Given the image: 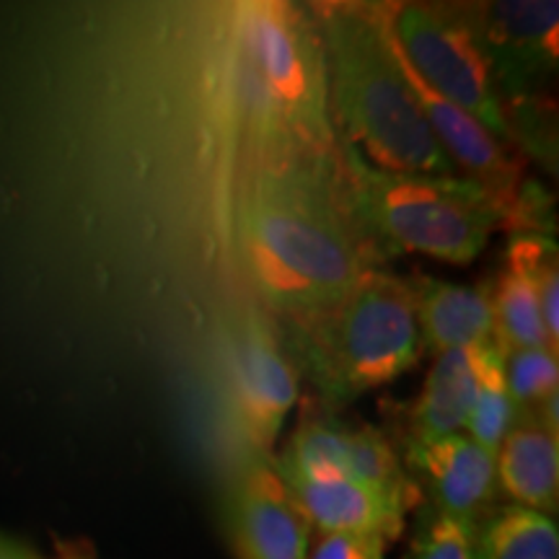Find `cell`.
<instances>
[{
	"instance_id": "obj_1",
	"label": "cell",
	"mask_w": 559,
	"mask_h": 559,
	"mask_svg": "<svg viewBox=\"0 0 559 559\" xmlns=\"http://www.w3.org/2000/svg\"><path fill=\"white\" fill-rule=\"evenodd\" d=\"M241 249L257 293L283 321L340 306L379 260L349 202L340 153L257 151L243 181Z\"/></svg>"
},
{
	"instance_id": "obj_2",
	"label": "cell",
	"mask_w": 559,
	"mask_h": 559,
	"mask_svg": "<svg viewBox=\"0 0 559 559\" xmlns=\"http://www.w3.org/2000/svg\"><path fill=\"white\" fill-rule=\"evenodd\" d=\"M326 109L334 135L366 164L394 174L459 177L391 50L379 3L317 5Z\"/></svg>"
},
{
	"instance_id": "obj_3",
	"label": "cell",
	"mask_w": 559,
	"mask_h": 559,
	"mask_svg": "<svg viewBox=\"0 0 559 559\" xmlns=\"http://www.w3.org/2000/svg\"><path fill=\"white\" fill-rule=\"evenodd\" d=\"M230 47L257 151L337 156L313 13L293 3H243L234 13Z\"/></svg>"
},
{
	"instance_id": "obj_4",
	"label": "cell",
	"mask_w": 559,
	"mask_h": 559,
	"mask_svg": "<svg viewBox=\"0 0 559 559\" xmlns=\"http://www.w3.org/2000/svg\"><path fill=\"white\" fill-rule=\"evenodd\" d=\"M288 330L283 349L293 366L334 402L386 386L425 353L412 283L379 270L340 306L288 321Z\"/></svg>"
},
{
	"instance_id": "obj_5",
	"label": "cell",
	"mask_w": 559,
	"mask_h": 559,
	"mask_svg": "<svg viewBox=\"0 0 559 559\" xmlns=\"http://www.w3.org/2000/svg\"><path fill=\"white\" fill-rule=\"evenodd\" d=\"M340 160L349 202L379 257L412 251L469 264L502 228L495 202L469 179L381 171L342 143Z\"/></svg>"
},
{
	"instance_id": "obj_6",
	"label": "cell",
	"mask_w": 559,
	"mask_h": 559,
	"mask_svg": "<svg viewBox=\"0 0 559 559\" xmlns=\"http://www.w3.org/2000/svg\"><path fill=\"white\" fill-rule=\"evenodd\" d=\"M381 16L419 79L513 148L498 83L464 3H383Z\"/></svg>"
},
{
	"instance_id": "obj_7",
	"label": "cell",
	"mask_w": 559,
	"mask_h": 559,
	"mask_svg": "<svg viewBox=\"0 0 559 559\" xmlns=\"http://www.w3.org/2000/svg\"><path fill=\"white\" fill-rule=\"evenodd\" d=\"M466 16L498 83L513 148L534 151L549 140L539 86L557 68L559 5L555 0L466 3Z\"/></svg>"
},
{
	"instance_id": "obj_8",
	"label": "cell",
	"mask_w": 559,
	"mask_h": 559,
	"mask_svg": "<svg viewBox=\"0 0 559 559\" xmlns=\"http://www.w3.org/2000/svg\"><path fill=\"white\" fill-rule=\"evenodd\" d=\"M234 412L251 451L270 456L298 402V370L270 324L251 319L234 347Z\"/></svg>"
},
{
	"instance_id": "obj_9",
	"label": "cell",
	"mask_w": 559,
	"mask_h": 559,
	"mask_svg": "<svg viewBox=\"0 0 559 559\" xmlns=\"http://www.w3.org/2000/svg\"><path fill=\"white\" fill-rule=\"evenodd\" d=\"M230 528L241 559H309L311 523L270 456L251 453L236 474Z\"/></svg>"
},
{
	"instance_id": "obj_10",
	"label": "cell",
	"mask_w": 559,
	"mask_h": 559,
	"mask_svg": "<svg viewBox=\"0 0 559 559\" xmlns=\"http://www.w3.org/2000/svg\"><path fill=\"white\" fill-rule=\"evenodd\" d=\"M407 472L436 510L479 523L498 500L495 456L466 436L407 440Z\"/></svg>"
},
{
	"instance_id": "obj_11",
	"label": "cell",
	"mask_w": 559,
	"mask_h": 559,
	"mask_svg": "<svg viewBox=\"0 0 559 559\" xmlns=\"http://www.w3.org/2000/svg\"><path fill=\"white\" fill-rule=\"evenodd\" d=\"M283 479L311 528L317 526L324 534H379L386 542L400 539L404 513L362 481L353 477Z\"/></svg>"
},
{
	"instance_id": "obj_12",
	"label": "cell",
	"mask_w": 559,
	"mask_h": 559,
	"mask_svg": "<svg viewBox=\"0 0 559 559\" xmlns=\"http://www.w3.org/2000/svg\"><path fill=\"white\" fill-rule=\"evenodd\" d=\"M500 495L555 519L559 506V436L544 428L531 409L519 412L495 453Z\"/></svg>"
},
{
	"instance_id": "obj_13",
	"label": "cell",
	"mask_w": 559,
	"mask_h": 559,
	"mask_svg": "<svg viewBox=\"0 0 559 559\" xmlns=\"http://www.w3.org/2000/svg\"><path fill=\"white\" fill-rule=\"evenodd\" d=\"M409 283L415 290L419 334L430 353L498 342L487 285H459L432 277H417Z\"/></svg>"
},
{
	"instance_id": "obj_14",
	"label": "cell",
	"mask_w": 559,
	"mask_h": 559,
	"mask_svg": "<svg viewBox=\"0 0 559 559\" xmlns=\"http://www.w3.org/2000/svg\"><path fill=\"white\" fill-rule=\"evenodd\" d=\"M479 347L436 355L428 379L409 412V440H436L466 430L477 402Z\"/></svg>"
},
{
	"instance_id": "obj_15",
	"label": "cell",
	"mask_w": 559,
	"mask_h": 559,
	"mask_svg": "<svg viewBox=\"0 0 559 559\" xmlns=\"http://www.w3.org/2000/svg\"><path fill=\"white\" fill-rule=\"evenodd\" d=\"M477 559H559L557 523L523 506L489 510L477 526Z\"/></svg>"
},
{
	"instance_id": "obj_16",
	"label": "cell",
	"mask_w": 559,
	"mask_h": 559,
	"mask_svg": "<svg viewBox=\"0 0 559 559\" xmlns=\"http://www.w3.org/2000/svg\"><path fill=\"white\" fill-rule=\"evenodd\" d=\"M489 296H492L495 309V332L502 349H555L557 353V345L549 340L547 326H544L534 285L523 272L506 262L489 288Z\"/></svg>"
},
{
	"instance_id": "obj_17",
	"label": "cell",
	"mask_w": 559,
	"mask_h": 559,
	"mask_svg": "<svg viewBox=\"0 0 559 559\" xmlns=\"http://www.w3.org/2000/svg\"><path fill=\"white\" fill-rule=\"evenodd\" d=\"M477 402L466 423V436L495 456L508 430L519 419V407L508 394L506 370H502V347L498 342L479 347L477 358Z\"/></svg>"
},
{
	"instance_id": "obj_18",
	"label": "cell",
	"mask_w": 559,
	"mask_h": 559,
	"mask_svg": "<svg viewBox=\"0 0 559 559\" xmlns=\"http://www.w3.org/2000/svg\"><path fill=\"white\" fill-rule=\"evenodd\" d=\"M506 262L528 277L534 285L544 326L549 340H559V251L551 236L513 234L508 243ZM559 347V345H557Z\"/></svg>"
},
{
	"instance_id": "obj_19",
	"label": "cell",
	"mask_w": 559,
	"mask_h": 559,
	"mask_svg": "<svg viewBox=\"0 0 559 559\" xmlns=\"http://www.w3.org/2000/svg\"><path fill=\"white\" fill-rule=\"evenodd\" d=\"M477 526L479 523L474 521L423 506L409 559H477Z\"/></svg>"
},
{
	"instance_id": "obj_20",
	"label": "cell",
	"mask_w": 559,
	"mask_h": 559,
	"mask_svg": "<svg viewBox=\"0 0 559 559\" xmlns=\"http://www.w3.org/2000/svg\"><path fill=\"white\" fill-rule=\"evenodd\" d=\"M508 394L519 412L559 391V358L555 349H502Z\"/></svg>"
},
{
	"instance_id": "obj_21",
	"label": "cell",
	"mask_w": 559,
	"mask_h": 559,
	"mask_svg": "<svg viewBox=\"0 0 559 559\" xmlns=\"http://www.w3.org/2000/svg\"><path fill=\"white\" fill-rule=\"evenodd\" d=\"M386 544L379 534H324L309 559H383Z\"/></svg>"
},
{
	"instance_id": "obj_22",
	"label": "cell",
	"mask_w": 559,
	"mask_h": 559,
	"mask_svg": "<svg viewBox=\"0 0 559 559\" xmlns=\"http://www.w3.org/2000/svg\"><path fill=\"white\" fill-rule=\"evenodd\" d=\"M0 559H37V557H34L29 549L19 547L16 542L0 536Z\"/></svg>"
}]
</instances>
